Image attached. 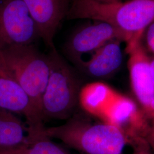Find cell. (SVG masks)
<instances>
[{"label":"cell","instance_id":"obj_9","mask_svg":"<svg viewBox=\"0 0 154 154\" xmlns=\"http://www.w3.org/2000/svg\"><path fill=\"white\" fill-rule=\"evenodd\" d=\"M36 23L40 38L50 50L55 49L54 39L69 9L68 0H23Z\"/></svg>","mask_w":154,"mask_h":154},{"label":"cell","instance_id":"obj_5","mask_svg":"<svg viewBox=\"0 0 154 154\" xmlns=\"http://www.w3.org/2000/svg\"><path fill=\"white\" fill-rule=\"evenodd\" d=\"M0 107L24 116L28 122V136L35 142L46 138L41 114L23 90L0 52Z\"/></svg>","mask_w":154,"mask_h":154},{"label":"cell","instance_id":"obj_4","mask_svg":"<svg viewBox=\"0 0 154 154\" xmlns=\"http://www.w3.org/2000/svg\"><path fill=\"white\" fill-rule=\"evenodd\" d=\"M0 52L17 81L42 116V99L49 77L48 55L42 53L34 44L14 46Z\"/></svg>","mask_w":154,"mask_h":154},{"label":"cell","instance_id":"obj_18","mask_svg":"<svg viewBox=\"0 0 154 154\" xmlns=\"http://www.w3.org/2000/svg\"><path fill=\"white\" fill-rule=\"evenodd\" d=\"M149 118H152V121L153 123L154 122V98L152 99L151 103L150 105V114H149Z\"/></svg>","mask_w":154,"mask_h":154},{"label":"cell","instance_id":"obj_19","mask_svg":"<svg viewBox=\"0 0 154 154\" xmlns=\"http://www.w3.org/2000/svg\"><path fill=\"white\" fill-rule=\"evenodd\" d=\"M95 1H98L100 2H105V3H109V2H115L119 1H123L122 0H94Z\"/></svg>","mask_w":154,"mask_h":154},{"label":"cell","instance_id":"obj_7","mask_svg":"<svg viewBox=\"0 0 154 154\" xmlns=\"http://www.w3.org/2000/svg\"><path fill=\"white\" fill-rule=\"evenodd\" d=\"M132 36L106 22L93 21L76 28L63 46L67 58L77 65L86 53L94 52L112 40L129 42Z\"/></svg>","mask_w":154,"mask_h":154},{"label":"cell","instance_id":"obj_13","mask_svg":"<svg viewBox=\"0 0 154 154\" xmlns=\"http://www.w3.org/2000/svg\"><path fill=\"white\" fill-rule=\"evenodd\" d=\"M16 114L0 107V151L32 144L21 120Z\"/></svg>","mask_w":154,"mask_h":154},{"label":"cell","instance_id":"obj_2","mask_svg":"<svg viewBox=\"0 0 154 154\" xmlns=\"http://www.w3.org/2000/svg\"><path fill=\"white\" fill-rule=\"evenodd\" d=\"M66 18L106 22L132 37L142 33L154 20V0H129L100 2L71 0Z\"/></svg>","mask_w":154,"mask_h":154},{"label":"cell","instance_id":"obj_14","mask_svg":"<svg viewBox=\"0 0 154 154\" xmlns=\"http://www.w3.org/2000/svg\"><path fill=\"white\" fill-rule=\"evenodd\" d=\"M0 154H71L46 138L34 143L0 151Z\"/></svg>","mask_w":154,"mask_h":154},{"label":"cell","instance_id":"obj_10","mask_svg":"<svg viewBox=\"0 0 154 154\" xmlns=\"http://www.w3.org/2000/svg\"><path fill=\"white\" fill-rule=\"evenodd\" d=\"M145 115L131 99L117 93L100 118L106 123L146 139L151 127Z\"/></svg>","mask_w":154,"mask_h":154},{"label":"cell","instance_id":"obj_20","mask_svg":"<svg viewBox=\"0 0 154 154\" xmlns=\"http://www.w3.org/2000/svg\"><path fill=\"white\" fill-rule=\"evenodd\" d=\"M122 1H129V0H122Z\"/></svg>","mask_w":154,"mask_h":154},{"label":"cell","instance_id":"obj_8","mask_svg":"<svg viewBox=\"0 0 154 154\" xmlns=\"http://www.w3.org/2000/svg\"><path fill=\"white\" fill-rule=\"evenodd\" d=\"M141 36L142 34H138L127 43L128 67L133 91L149 118L154 86L150 72L151 59L142 44Z\"/></svg>","mask_w":154,"mask_h":154},{"label":"cell","instance_id":"obj_16","mask_svg":"<svg viewBox=\"0 0 154 154\" xmlns=\"http://www.w3.org/2000/svg\"><path fill=\"white\" fill-rule=\"evenodd\" d=\"M146 140L154 151V124L151 126V129L148 136L146 138Z\"/></svg>","mask_w":154,"mask_h":154},{"label":"cell","instance_id":"obj_6","mask_svg":"<svg viewBox=\"0 0 154 154\" xmlns=\"http://www.w3.org/2000/svg\"><path fill=\"white\" fill-rule=\"evenodd\" d=\"M39 38L38 28L23 0H0V51L34 44Z\"/></svg>","mask_w":154,"mask_h":154},{"label":"cell","instance_id":"obj_17","mask_svg":"<svg viewBox=\"0 0 154 154\" xmlns=\"http://www.w3.org/2000/svg\"><path fill=\"white\" fill-rule=\"evenodd\" d=\"M150 72L154 86V58L152 60H150Z\"/></svg>","mask_w":154,"mask_h":154},{"label":"cell","instance_id":"obj_1","mask_svg":"<svg viewBox=\"0 0 154 154\" xmlns=\"http://www.w3.org/2000/svg\"><path fill=\"white\" fill-rule=\"evenodd\" d=\"M44 135L80 154H154L145 138L105 122L91 123L78 114L62 125L45 128Z\"/></svg>","mask_w":154,"mask_h":154},{"label":"cell","instance_id":"obj_3","mask_svg":"<svg viewBox=\"0 0 154 154\" xmlns=\"http://www.w3.org/2000/svg\"><path fill=\"white\" fill-rule=\"evenodd\" d=\"M50 65L49 81L41 103L44 119H68L75 112L81 89L74 70L56 49L48 55Z\"/></svg>","mask_w":154,"mask_h":154},{"label":"cell","instance_id":"obj_12","mask_svg":"<svg viewBox=\"0 0 154 154\" xmlns=\"http://www.w3.org/2000/svg\"><path fill=\"white\" fill-rule=\"evenodd\" d=\"M116 94L105 83H90L81 89L78 103L88 114L100 118Z\"/></svg>","mask_w":154,"mask_h":154},{"label":"cell","instance_id":"obj_11","mask_svg":"<svg viewBox=\"0 0 154 154\" xmlns=\"http://www.w3.org/2000/svg\"><path fill=\"white\" fill-rule=\"evenodd\" d=\"M122 42L118 39L108 42L93 52L88 60H82L76 65L90 76L99 78L108 77L121 66Z\"/></svg>","mask_w":154,"mask_h":154},{"label":"cell","instance_id":"obj_15","mask_svg":"<svg viewBox=\"0 0 154 154\" xmlns=\"http://www.w3.org/2000/svg\"><path fill=\"white\" fill-rule=\"evenodd\" d=\"M141 39L144 41L148 51L154 55V20L144 29Z\"/></svg>","mask_w":154,"mask_h":154}]
</instances>
